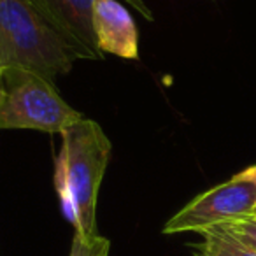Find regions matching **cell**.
<instances>
[{
    "mask_svg": "<svg viewBox=\"0 0 256 256\" xmlns=\"http://www.w3.org/2000/svg\"><path fill=\"white\" fill-rule=\"evenodd\" d=\"M81 120L84 116L65 102L53 81L22 68L4 70L0 130L62 134Z\"/></svg>",
    "mask_w": 256,
    "mask_h": 256,
    "instance_id": "3",
    "label": "cell"
},
{
    "mask_svg": "<svg viewBox=\"0 0 256 256\" xmlns=\"http://www.w3.org/2000/svg\"><path fill=\"white\" fill-rule=\"evenodd\" d=\"M2 92H4V70L0 68V102H2Z\"/></svg>",
    "mask_w": 256,
    "mask_h": 256,
    "instance_id": "12",
    "label": "cell"
},
{
    "mask_svg": "<svg viewBox=\"0 0 256 256\" xmlns=\"http://www.w3.org/2000/svg\"><path fill=\"white\" fill-rule=\"evenodd\" d=\"M46 22L65 39L78 60H102L93 32L95 0H30Z\"/></svg>",
    "mask_w": 256,
    "mask_h": 256,
    "instance_id": "5",
    "label": "cell"
},
{
    "mask_svg": "<svg viewBox=\"0 0 256 256\" xmlns=\"http://www.w3.org/2000/svg\"><path fill=\"white\" fill-rule=\"evenodd\" d=\"M200 256H256V251L235 240L221 228H212L202 234Z\"/></svg>",
    "mask_w": 256,
    "mask_h": 256,
    "instance_id": "7",
    "label": "cell"
},
{
    "mask_svg": "<svg viewBox=\"0 0 256 256\" xmlns=\"http://www.w3.org/2000/svg\"><path fill=\"white\" fill-rule=\"evenodd\" d=\"M221 230H224L228 235L238 240L240 244L248 246L249 249L256 251V212L249 214V216L238 218L235 221L223 224V226H218Z\"/></svg>",
    "mask_w": 256,
    "mask_h": 256,
    "instance_id": "8",
    "label": "cell"
},
{
    "mask_svg": "<svg viewBox=\"0 0 256 256\" xmlns=\"http://www.w3.org/2000/svg\"><path fill=\"white\" fill-rule=\"evenodd\" d=\"M123 2L126 6H130L134 11L139 12L144 20H148V22H153V12H151V9L144 4V0H123Z\"/></svg>",
    "mask_w": 256,
    "mask_h": 256,
    "instance_id": "10",
    "label": "cell"
},
{
    "mask_svg": "<svg viewBox=\"0 0 256 256\" xmlns=\"http://www.w3.org/2000/svg\"><path fill=\"white\" fill-rule=\"evenodd\" d=\"M93 32L100 53L124 60L139 58V32L128 9L120 0H95Z\"/></svg>",
    "mask_w": 256,
    "mask_h": 256,
    "instance_id": "6",
    "label": "cell"
},
{
    "mask_svg": "<svg viewBox=\"0 0 256 256\" xmlns=\"http://www.w3.org/2000/svg\"><path fill=\"white\" fill-rule=\"evenodd\" d=\"M62 148L54 167V190L65 220L84 238L96 232V202L110 160L109 137L96 121L81 120L60 134Z\"/></svg>",
    "mask_w": 256,
    "mask_h": 256,
    "instance_id": "1",
    "label": "cell"
},
{
    "mask_svg": "<svg viewBox=\"0 0 256 256\" xmlns=\"http://www.w3.org/2000/svg\"><path fill=\"white\" fill-rule=\"evenodd\" d=\"M78 60L30 0H0V68H22L54 81Z\"/></svg>",
    "mask_w": 256,
    "mask_h": 256,
    "instance_id": "2",
    "label": "cell"
},
{
    "mask_svg": "<svg viewBox=\"0 0 256 256\" xmlns=\"http://www.w3.org/2000/svg\"><path fill=\"white\" fill-rule=\"evenodd\" d=\"M110 242L102 235L84 238L81 235L74 234L68 256H109Z\"/></svg>",
    "mask_w": 256,
    "mask_h": 256,
    "instance_id": "9",
    "label": "cell"
},
{
    "mask_svg": "<svg viewBox=\"0 0 256 256\" xmlns=\"http://www.w3.org/2000/svg\"><path fill=\"white\" fill-rule=\"evenodd\" d=\"M252 212H256V182L238 172L186 204L165 223L164 234H204Z\"/></svg>",
    "mask_w": 256,
    "mask_h": 256,
    "instance_id": "4",
    "label": "cell"
},
{
    "mask_svg": "<svg viewBox=\"0 0 256 256\" xmlns=\"http://www.w3.org/2000/svg\"><path fill=\"white\" fill-rule=\"evenodd\" d=\"M240 174L244 176V178L251 179L252 182H256V165H252V167H248L246 170H242Z\"/></svg>",
    "mask_w": 256,
    "mask_h": 256,
    "instance_id": "11",
    "label": "cell"
}]
</instances>
